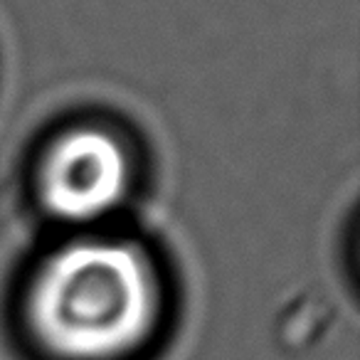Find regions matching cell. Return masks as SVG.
Wrapping results in <instances>:
<instances>
[{
  "mask_svg": "<svg viewBox=\"0 0 360 360\" xmlns=\"http://www.w3.org/2000/svg\"><path fill=\"white\" fill-rule=\"evenodd\" d=\"M160 289L150 262L124 240L84 237L32 274L27 323L60 360H121L150 338Z\"/></svg>",
  "mask_w": 360,
  "mask_h": 360,
  "instance_id": "cell-1",
  "label": "cell"
},
{
  "mask_svg": "<svg viewBox=\"0 0 360 360\" xmlns=\"http://www.w3.org/2000/svg\"><path fill=\"white\" fill-rule=\"evenodd\" d=\"M129 188V158L119 141L94 126L72 129L50 146L40 168V198L65 222H94Z\"/></svg>",
  "mask_w": 360,
  "mask_h": 360,
  "instance_id": "cell-2",
  "label": "cell"
}]
</instances>
